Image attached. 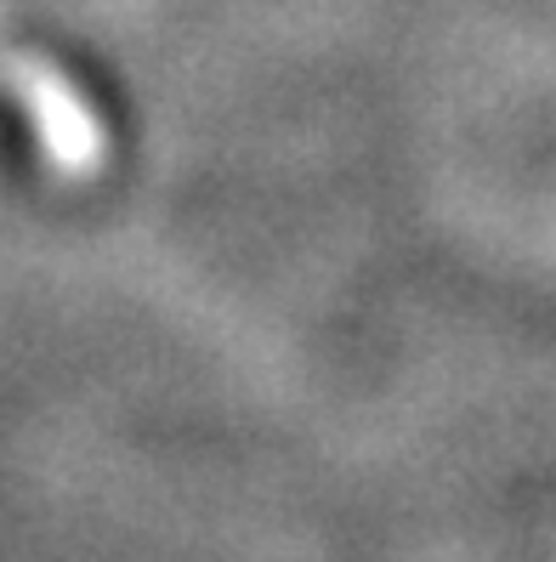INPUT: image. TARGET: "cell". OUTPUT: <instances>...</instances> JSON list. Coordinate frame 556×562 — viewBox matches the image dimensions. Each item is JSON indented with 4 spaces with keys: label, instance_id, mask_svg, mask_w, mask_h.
I'll list each match as a JSON object with an SVG mask.
<instances>
[{
    "label": "cell",
    "instance_id": "6da1fadb",
    "mask_svg": "<svg viewBox=\"0 0 556 562\" xmlns=\"http://www.w3.org/2000/svg\"><path fill=\"white\" fill-rule=\"evenodd\" d=\"M0 80H7L12 103L29 114V125H35V143L52 159V171H63L69 182H86L103 171V159H109L103 125H97L91 103L75 91L69 75L52 69L35 52H7L0 57Z\"/></svg>",
    "mask_w": 556,
    "mask_h": 562
}]
</instances>
